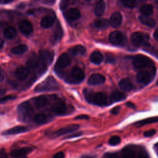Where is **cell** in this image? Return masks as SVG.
<instances>
[{"label":"cell","mask_w":158,"mask_h":158,"mask_svg":"<svg viewBox=\"0 0 158 158\" xmlns=\"http://www.w3.org/2000/svg\"><path fill=\"white\" fill-rule=\"evenodd\" d=\"M33 102L36 107L42 108L44 107L49 102V99L46 96H40L33 99Z\"/></svg>","instance_id":"obj_21"},{"label":"cell","mask_w":158,"mask_h":158,"mask_svg":"<svg viewBox=\"0 0 158 158\" xmlns=\"http://www.w3.org/2000/svg\"><path fill=\"white\" fill-rule=\"evenodd\" d=\"M126 105H127V106H128V107H130V108H131V109H135V104H134L133 103L131 102H127L126 103Z\"/></svg>","instance_id":"obj_47"},{"label":"cell","mask_w":158,"mask_h":158,"mask_svg":"<svg viewBox=\"0 0 158 158\" xmlns=\"http://www.w3.org/2000/svg\"><path fill=\"white\" fill-rule=\"evenodd\" d=\"M153 36H154V38H155V40H156L158 41V28L154 31Z\"/></svg>","instance_id":"obj_48"},{"label":"cell","mask_w":158,"mask_h":158,"mask_svg":"<svg viewBox=\"0 0 158 158\" xmlns=\"http://www.w3.org/2000/svg\"><path fill=\"white\" fill-rule=\"evenodd\" d=\"M16 97L14 96H11V95H9V96H4L0 98V103H4L8 101H10L12 99H15Z\"/></svg>","instance_id":"obj_39"},{"label":"cell","mask_w":158,"mask_h":158,"mask_svg":"<svg viewBox=\"0 0 158 158\" xmlns=\"http://www.w3.org/2000/svg\"><path fill=\"white\" fill-rule=\"evenodd\" d=\"M3 45H4V41L1 38H0V49H1L3 47Z\"/></svg>","instance_id":"obj_51"},{"label":"cell","mask_w":158,"mask_h":158,"mask_svg":"<svg viewBox=\"0 0 158 158\" xmlns=\"http://www.w3.org/2000/svg\"><path fill=\"white\" fill-rule=\"evenodd\" d=\"M82 135V132H77L74 134L72 135H70L68 136H66L65 138V139H69V138H76V137H78L80 136H81Z\"/></svg>","instance_id":"obj_43"},{"label":"cell","mask_w":158,"mask_h":158,"mask_svg":"<svg viewBox=\"0 0 158 158\" xmlns=\"http://www.w3.org/2000/svg\"><path fill=\"white\" fill-rule=\"evenodd\" d=\"M85 96L88 102L94 105L103 106L107 104V96L102 93L85 91Z\"/></svg>","instance_id":"obj_3"},{"label":"cell","mask_w":158,"mask_h":158,"mask_svg":"<svg viewBox=\"0 0 158 158\" xmlns=\"http://www.w3.org/2000/svg\"><path fill=\"white\" fill-rule=\"evenodd\" d=\"M3 35L4 37L7 39L10 40L15 38L17 35V31L15 28L13 27H8L6 28L4 30Z\"/></svg>","instance_id":"obj_27"},{"label":"cell","mask_w":158,"mask_h":158,"mask_svg":"<svg viewBox=\"0 0 158 158\" xmlns=\"http://www.w3.org/2000/svg\"><path fill=\"white\" fill-rule=\"evenodd\" d=\"M152 64L153 61L144 55H137L133 59V65L136 69L146 68L151 66Z\"/></svg>","instance_id":"obj_4"},{"label":"cell","mask_w":158,"mask_h":158,"mask_svg":"<svg viewBox=\"0 0 158 158\" xmlns=\"http://www.w3.org/2000/svg\"><path fill=\"white\" fill-rule=\"evenodd\" d=\"M156 84H157V85L158 86V79H157V83H156Z\"/></svg>","instance_id":"obj_57"},{"label":"cell","mask_w":158,"mask_h":158,"mask_svg":"<svg viewBox=\"0 0 158 158\" xmlns=\"http://www.w3.org/2000/svg\"><path fill=\"white\" fill-rule=\"evenodd\" d=\"M0 158H9V156L4 149H0Z\"/></svg>","instance_id":"obj_41"},{"label":"cell","mask_w":158,"mask_h":158,"mask_svg":"<svg viewBox=\"0 0 158 158\" xmlns=\"http://www.w3.org/2000/svg\"><path fill=\"white\" fill-rule=\"evenodd\" d=\"M89 60L92 63L99 65L103 60V56L99 51H94L91 54Z\"/></svg>","instance_id":"obj_24"},{"label":"cell","mask_w":158,"mask_h":158,"mask_svg":"<svg viewBox=\"0 0 158 158\" xmlns=\"http://www.w3.org/2000/svg\"><path fill=\"white\" fill-rule=\"evenodd\" d=\"M78 128H79V125H78L72 124V125L66 126L65 127H63V128L58 130L57 131H56L54 133V135L56 136H62V135H65L67 133H71V132H73L74 131H76Z\"/></svg>","instance_id":"obj_15"},{"label":"cell","mask_w":158,"mask_h":158,"mask_svg":"<svg viewBox=\"0 0 158 158\" xmlns=\"http://www.w3.org/2000/svg\"><path fill=\"white\" fill-rule=\"evenodd\" d=\"M155 1H156L157 3H158V0H155Z\"/></svg>","instance_id":"obj_56"},{"label":"cell","mask_w":158,"mask_h":158,"mask_svg":"<svg viewBox=\"0 0 158 158\" xmlns=\"http://www.w3.org/2000/svg\"><path fill=\"white\" fill-rule=\"evenodd\" d=\"M109 24V21L105 19H100L95 20L94 25V27L99 29H104L108 27Z\"/></svg>","instance_id":"obj_34"},{"label":"cell","mask_w":158,"mask_h":158,"mask_svg":"<svg viewBox=\"0 0 158 158\" xmlns=\"http://www.w3.org/2000/svg\"><path fill=\"white\" fill-rule=\"evenodd\" d=\"M27 65L28 68H29V69H35L38 68L39 66L38 60L35 57L29 59V60L27 62Z\"/></svg>","instance_id":"obj_35"},{"label":"cell","mask_w":158,"mask_h":158,"mask_svg":"<svg viewBox=\"0 0 158 158\" xmlns=\"http://www.w3.org/2000/svg\"><path fill=\"white\" fill-rule=\"evenodd\" d=\"M120 142V138L118 136H113L109 140V144L111 146H115Z\"/></svg>","instance_id":"obj_37"},{"label":"cell","mask_w":158,"mask_h":158,"mask_svg":"<svg viewBox=\"0 0 158 158\" xmlns=\"http://www.w3.org/2000/svg\"><path fill=\"white\" fill-rule=\"evenodd\" d=\"M139 20L142 23H143L144 25L149 27H154L155 25L154 20L147 15H139Z\"/></svg>","instance_id":"obj_28"},{"label":"cell","mask_w":158,"mask_h":158,"mask_svg":"<svg viewBox=\"0 0 158 158\" xmlns=\"http://www.w3.org/2000/svg\"><path fill=\"white\" fill-rule=\"evenodd\" d=\"M135 156V151L130 146L125 147L122 150V158H133Z\"/></svg>","instance_id":"obj_30"},{"label":"cell","mask_w":158,"mask_h":158,"mask_svg":"<svg viewBox=\"0 0 158 158\" xmlns=\"http://www.w3.org/2000/svg\"><path fill=\"white\" fill-rule=\"evenodd\" d=\"M139 11L142 15L149 16L153 12V7L151 4H144L141 7Z\"/></svg>","instance_id":"obj_32"},{"label":"cell","mask_w":158,"mask_h":158,"mask_svg":"<svg viewBox=\"0 0 158 158\" xmlns=\"http://www.w3.org/2000/svg\"><path fill=\"white\" fill-rule=\"evenodd\" d=\"M139 1H146L148 0H139Z\"/></svg>","instance_id":"obj_55"},{"label":"cell","mask_w":158,"mask_h":158,"mask_svg":"<svg viewBox=\"0 0 158 158\" xmlns=\"http://www.w3.org/2000/svg\"><path fill=\"white\" fill-rule=\"evenodd\" d=\"M70 75L72 80L76 83L81 82L85 77L84 72L80 68L77 67H75L72 69Z\"/></svg>","instance_id":"obj_9"},{"label":"cell","mask_w":158,"mask_h":158,"mask_svg":"<svg viewBox=\"0 0 158 158\" xmlns=\"http://www.w3.org/2000/svg\"><path fill=\"white\" fill-rule=\"evenodd\" d=\"M65 157V154L63 152H59L56 153V154L54 155L52 158H64Z\"/></svg>","instance_id":"obj_44"},{"label":"cell","mask_w":158,"mask_h":158,"mask_svg":"<svg viewBox=\"0 0 158 158\" xmlns=\"http://www.w3.org/2000/svg\"><path fill=\"white\" fill-rule=\"evenodd\" d=\"M122 21V16L121 14L118 12H115L111 15L109 22L112 27L114 28H117L120 25Z\"/></svg>","instance_id":"obj_16"},{"label":"cell","mask_w":158,"mask_h":158,"mask_svg":"<svg viewBox=\"0 0 158 158\" xmlns=\"http://www.w3.org/2000/svg\"><path fill=\"white\" fill-rule=\"evenodd\" d=\"M84 1H88V2H89V1H93V0H84Z\"/></svg>","instance_id":"obj_54"},{"label":"cell","mask_w":158,"mask_h":158,"mask_svg":"<svg viewBox=\"0 0 158 158\" xmlns=\"http://www.w3.org/2000/svg\"><path fill=\"white\" fill-rule=\"evenodd\" d=\"M59 88V84L52 76H49L35 88L36 92L49 91L57 90Z\"/></svg>","instance_id":"obj_2"},{"label":"cell","mask_w":158,"mask_h":158,"mask_svg":"<svg viewBox=\"0 0 158 158\" xmlns=\"http://www.w3.org/2000/svg\"><path fill=\"white\" fill-rule=\"evenodd\" d=\"M158 122V117H149L144 120H142L141 121H139L138 122L136 123L135 125L137 127H142L143 125L149 124V123H153L155 122Z\"/></svg>","instance_id":"obj_33"},{"label":"cell","mask_w":158,"mask_h":158,"mask_svg":"<svg viewBox=\"0 0 158 158\" xmlns=\"http://www.w3.org/2000/svg\"><path fill=\"white\" fill-rule=\"evenodd\" d=\"M28 51V46L26 44H21L12 48L10 52L14 55H22Z\"/></svg>","instance_id":"obj_26"},{"label":"cell","mask_w":158,"mask_h":158,"mask_svg":"<svg viewBox=\"0 0 158 158\" xmlns=\"http://www.w3.org/2000/svg\"><path fill=\"white\" fill-rule=\"evenodd\" d=\"M4 93H5V90L3 89H0V96L2 95Z\"/></svg>","instance_id":"obj_53"},{"label":"cell","mask_w":158,"mask_h":158,"mask_svg":"<svg viewBox=\"0 0 158 158\" xmlns=\"http://www.w3.org/2000/svg\"><path fill=\"white\" fill-rule=\"evenodd\" d=\"M122 2L128 8H133L136 6V0H122Z\"/></svg>","instance_id":"obj_38"},{"label":"cell","mask_w":158,"mask_h":158,"mask_svg":"<svg viewBox=\"0 0 158 158\" xmlns=\"http://www.w3.org/2000/svg\"><path fill=\"white\" fill-rule=\"evenodd\" d=\"M81 17V13L80 10L76 8H72L69 9L66 12V17L67 19L75 21L79 19Z\"/></svg>","instance_id":"obj_19"},{"label":"cell","mask_w":158,"mask_h":158,"mask_svg":"<svg viewBox=\"0 0 158 158\" xmlns=\"http://www.w3.org/2000/svg\"><path fill=\"white\" fill-rule=\"evenodd\" d=\"M28 130H29V128L25 126H16L4 131L2 133V135H16V134L22 133L27 131Z\"/></svg>","instance_id":"obj_17"},{"label":"cell","mask_w":158,"mask_h":158,"mask_svg":"<svg viewBox=\"0 0 158 158\" xmlns=\"http://www.w3.org/2000/svg\"><path fill=\"white\" fill-rule=\"evenodd\" d=\"M110 98L112 101L114 102H118L124 100L126 98V96L124 93L118 91H114L110 95Z\"/></svg>","instance_id":"obj_29"},{"label":"cell","mask_w":158,"mask_h":158,"mask_svg":"<svg viewBox=\"0 0 158 158\" xmlns=\"http://www.w3.org/2000/svg\"><path fill=\"white\" fill-rule=\"evenodd\" d=\"M54 18L51 15H46L42 18L40 22V25L44 28L51 27L54 23Z\"/></svg>","instance_id":"obj_23"},{"label":"cell","mask_w":158,"mask_h":158,"mask_svg":"<svg viewBox=\"0 0 158 158\" xmlns=\"http://www.w3.org/2000/svg\"><path fill=\"white\" fill-rule=\"evenodd\" d=\"M39 58L44 65H49L53 60L54 52L49 50H41L39 52Z\"/></svg>","instance_id":"obj_6"},{"label":"cell","mask_w":158,"mask_h":158,"mask_svg":"<svg viewBox=\"0 0 158 158\" xmlns=\"http://www.w3.org/2000/svg\"><path fill=\"white\" fill-rule=\"evenodd\" d=\"M120 110V106H116L115 107H114L111 110L110 112L111 114H112L113 115H117L119 113Z\"/></svg>","instance_id":"obj_42"},{"label":"cell","mask_w":158,"mask_h":158,"mask_svg":"<svg viewBox=\"0 0 158 158\" xmlns=\"http://www.w3.org/2000/svg\"><path fill=\"white\" fill-rule=\"evenodd\" d=\"M2 78H3V72L1 67H0V80H2Z\"/></svg>","instance_id":"obj_50"},{"label":"cell","mask_w":158,"mask_h":158,"mask_svg":"<svg viewBox=\"0 0 158 158\" xmlns=\"http://www.w3.org/2000/svg\"><path fill=\"white\" fill-rule=\"evenodd\" d=\"M53 112L58 115H63L67 113V106L62 101H57L52 106Z\"/></svg>","instance_id":"obj_12"},{"label":"cell","mask_w":158,"mask_h":158,"mask_svg":"<svg viewBox=\"0 0 158 158\" xmlns=\"http://www.w3.org/2000/svg\"><path fill=\"white\" fill-rule=\"evenodd\" d=\"M17 113L19 120L24 122H28L33 117V109L28 102H23L19 105Z\"/></svg>","instance_id":"obj_1"},{"label":"cell","mask_w":158,"mask_h":158,"mask_svg":"<svg viewBox=\"0 0 158 158\" xmlns=\"http://www.w3.org/2000/svg\"><path fill=\"white\" fill-rule=\"evenodd\" d=\"M136 80L143 85H148L152 80L151 73L148 71H140L136 75Z\"/></svg>","instance_id":"obj_13"},{"label":"cell","mask_w":158,"mask_h":158,"mask_svg":"<svg viewBox=\"0 0 158 158\" xmlns=\"http://www.w3.org/2000/svg\"><path fill=\"white\" fill-rule=\"evenodd\" d=\"M62 36V29L60 25H58L56 28V30L53 36V40L54 41H59Z\"/></svg>","instance_id":"obj_36"},{"label":"cell","mask_w":158,"mask_h":158,"mask_svg":"<svg viewBox=\"0 0 158 158\" xmlns=\"http://www.w3.org/2000/svg\"><path fill=\"white\" fill-rule=\"evenodd\" d=\"M29 73L30 71L28 68L25 67H20L15 70V75L19 80H24L27 78Z\"/></svg>","instance_id":"obj_18"},{"label":"cell","mask_w":158,"mask_h":158,"mask_svg":"<svg viewBox=\"0 0 158 158\" xmlns=\"http://www.w3.org/2000/svg\"><path fill=\"white\" fill-rule=\"evenodd\" d=\"M109 41L114 45H120L124 43L125 37L119 31H114L109 36Z\"/></svg>","instance_id":"obj_7"},{"label":"cell","mask_w":158,"mask_h":158,"mask_svg":"<svg viewBox=\"0 0 158 158\" xmlns=\"http://www.w3.org/2000/svg\"><path fill=\"white\" fill-rule=\"evenodd\" d=\"M118 86L121 89L127 92L131 91L134 88L132 83L127 78H123L120 80L118 83Z\"/></svg>","instance_id":"obj_20"},{"label":"cell","mask_w":158,"mask_h":158,"mask_svg":"<svg viewBox=\"0 0 158 158\" xmlns=\"http://www.w3.org/2000/svg\"><path fill=\"white\" fill-rule=\"evenodd\" d=\"M105 8H106V4L104 1L103 0H99L96 3L94 6V12L95 15L98 17L101 16L105 11Z\"/></svg>","instance_id":"obj_22"},{"label":"cell","mask_w":158,"mask_h":158,"mask_svg":"<svg viewBox=\"0 0 158 158\" xmlns=\"http://www.w3.org/2000/svg\"><path fill=\"white\" fill-rule=\"evenodd\" d=\"M69 51L73 56H81L83 55L86 52V49L84 46L78 44L70 48Z\"/></svg>","instance_id":"obj_25"},{"label":"cell","mask_w":158,"mask_h":158,"mask_svg":"<svg viewBox=\"0 0 158 158\" xmlns=\"http://www.w3.org/2000/svg\"><path fill=\"white\" fill-rule=\"evenodd\" d=\"M149 36L148 34L143 32H135L131 36V43L136 46H146L148 43Z\"/></svg>","instance_id":"obj_5"},{"label":"cell","mask_w":158,"mask_h":158,"mask_svg":"<svg viewBox=\"0 0 158 158\" xmlns=\"http://www.w3.org/2000/svg\"><path fill=\"white\" fill-rule=\"evenodd\" d=\"M48 116L44 114H38L33 117L34 122L38 125H42L47 122Z\"/></svg>","instance_id":"obj_31"},{"label":"cell","mask_w":158,"mask_h":158,"mask_svg":"<svg viewBox=\"0 0 158 158\" xmlns=\"http://www.w3.org/2000/svg\"><path fill=\"white\" fill-rule=\"evenodd\" d=\"M12 1H14V0H2V3H5V4H7V3H9V2H12Z\"/></svg>","instance_id":"obj_52"},{"label":"cell","mask_w":158,"mask_h":158,"mask_svg":"<svg viewBox=\"0 0 158 158\" xmlns=\"http://www.w3.org/2000/svg\"><path fill=\"white\" fill-rule=\"evenodd\" d=\"M106 158H119V157L114 153H107L105 154Z\"/></svg>","instance_id":"obj_45"},{"label":"cell","mask_w":158,"mask_h":158,"mask_svg":"<svg viewBox=\"0 0 158 158\" xmlns=\"http://www.w3.org/2000/svg\"><path fill=\"white\" fill-rule=\"evenodd\" d=\"M32 151L30 147H23L11 151L10 156L12 158H27V156Z\"/></svg>","instance_id":"obj_8"},{"label":"cell","mask_w":158,"mask_h":158,"mask_svg":"<svg viewBox=\"0 0 158 158\" xmlns=\"http://www.w3.org/2000/svg\"><path fill=\"white\" fill-rule=\"evenodd\" d=\"M105 77L100 73H94L91 75L88 80V83L90 85H101L105 82Z\"/></svg>","instance_id":"obj_14"},{"label":"cell","mask_w":158,"mask_h":158,"mask_svg":"<svg viewBox=\"0 0 158 158\" xmlns=\"http://www.w3.org/2000/svg\"><path fill=\"white\" fill-rule=\"evenodd\" d=\"M88 116L86 115H80L77 117H76L75 119H88Z\"/></svg>","instance_id":"obj_46"},{"label":"cell","mask_w":158,"mask_h":158,"mask_svg":"<svg viewBox=\"0 0 158 158\" xmlns=\"http://www.w3.org/2000/svg\"><path fill=\"white\" fill-rule=\"evenodd\" d=\"M155 133H156L155 130H148V131L144 132L143 135L145 137H151V136H153Z\"/></svg>","instance_id":"obj_40"},{"label":"cell","mask_w":158,"mask_h":158,"mask_svg":"<svg viewBox=\"0 0 158 158\" xmlns=\"http://www.w3.org/2000/svg\"><path fill=\"white\" fill-rule=\"evenodd\" d=\"M70 64V59L66 53L62 54L57 60L55 67L57 69H64Z\"/></svg>","instance_id":"obj_10"},{"label":"cell","mask_w":158,"mask_h":158,"mask_svg":"<svg viewBox=\"0 0 158 158\" xmlns=\"http://www.w3.org/2000/svg\"><path fill=\"white\" fill-rule=\"evenodd\" d=\"M114 60V57H112L111 56H110V57H107V61L108 62H113V61Z\"/></svg>","instance_id":"obj_49"},{"label":"cell","mask_w":158,"mask_h":158,"mask_svg":"<svg viewBox=\"0 0 158 158\" xmlns=\"http://www.w3.org/2000/svg\"><path fill=\"white\" fill-rule=\"evenodd\" d=\"M19 28L22 33L25 35H29L33 31V25L28 20H22L20 22Z\"/></svg>","instance_id":"obj_11"}]
</instances>
